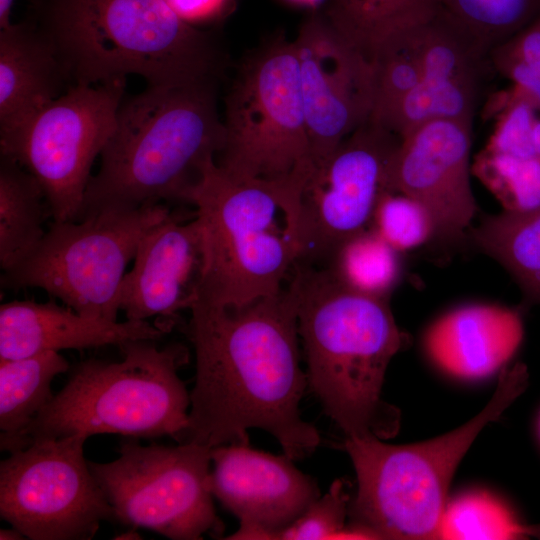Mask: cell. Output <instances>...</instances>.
<instances>
[{"mask_svg":"<svg viewBox=\"0 0 540 540\" xmlns=\"http://www.w3.org/2000/svg\"><path fill=\"white\" fill-rule=\"evenodd\" d=\"M400 138L368 119L311 173L300 194L298 263L328 266L338 249L368 229Z\"/></svg>","mask_w":540,"mask_h":540,"instance_id":"cell-13","label":"cell"},{"mask_svg":"<svg viewBox=\"0 0 540 540\" xmlns=\"http://www.w3.org/2000/svg\"><path fill=\"white\" fill-rule=\"evenodd\" d=\"M472 122H427L400 138L388 172V191L424 206L434 223V238L462 240L476 212L471 187Z\"/></svg>","mask_w":540,"mask_h":540,"instance_id":"cell-15","label":"cell"},{"mask_svg":"<svg viewBox=\"0 0 540 540\" xmlns=\"http://www.w3.org/2000/svg\"><path fill=\"white\" fill-rule=\"evenodd\" d=\"M525 531L527 536H534L540 538V524L526 525Z\"/></svg>","mask_w":540,"mask_h":540,"instance_id":"cell-38","label":"cell"},{"mask_svg":"<svg viewBox=\"0 0 540 540\" xmlns=\"http://www.w3.org/2000/svg\"><path fill=\"white\" fill-rule=\"evenodd\" d=\"M187 21L216 12L224 0H167Z\"/></svg>","mask_w":540,"mask_h":540,"instance_id":"cell-34","label":"cell"},{"mask_svg":"<svg viewBox=\"0 0 540 540\" xmlns=\"http://www.w3.org/2000/svg\"><path fill=\"white\" fill-rule=\"evenodd\" d=\"M34 9L72 85L138 75L148 86H181L219 81L226 66L214 36L167 0H35Z\"/></svg>","mask_w":540,"mask_h":540,"instance_id":"cell-3","label":"cell"},{"mask_svg":"<svg viewBox=\"0 0 540 540\" xmlns=\"http://www.w3.org/2000/svg\"><path fill=\"white\" fill-rule=\"evenodd\" d=\"M372 229L396 251L417 248L434 238L430 213L411 197L385 191L372 217Z\"/></svg>","mask_w":540,"mask_h":540,"instance_id":"cell-30","label":"cell"},{"mask_svg":"<svg viewBox=\"0 0 540 540\" xmlns=\"http://www.w3.org/2000/svg\"><path fill=\"white\" fill-rule=\"evenodd\" d=\"M135 439L121 441L113 461H89L113 519L173 540L222 535L208 485L212 448L195 442L142 445Z\"/></svg>","mask_w":540,"mask_h":540,"instance_id":"cell-10","label":"cell"},{"mask_svg":"<svg viewBox=\"0 0 540 540\" xmlns=\"http://www.w3.org/2000/svg\"><path fill=\"white\" fill-rule=\"evenodd\" d=\"M539 430H540V421H539Z\"/></svg>","mask_w":540,"mask_h":540,"instance_id":"cell-40","label":"cell"},{"mask_svg":"<svg viewBox=\"0 0 540 540\" xmlns=\"http://www.w3.org/2000/svg\"><path fill=\"white\" fill-rule=\"evenodd\" d=\"M313 170L370 119L373 65L322 15H313L293 40Z\"/></svg>","mask_w":540,"mask_h":540,"instance_id":"cell-14","label":"cell"},{"mask_svg":"<svg viewBox=\"0 0 540 540\" xmlns=\"http://www.w3.org/2000/svg\"><path fill=\"white\" fill-rule=\"evenodd\" d=\"M526 525L498 499L486 492H470L447 503L439 539L502 540L526 537Z\"/></svg>","mask_w":540,"mask_h":540,"instance_id":"cell-28","label":"cell"},{"mask_svg":"<svg viewBox=\"0 0 540 540\" xmlns=\"http://www.w3.org/2000/svg\"><path fill=\"white\" fill-rule=\"evenodd\" d=\"M211 462L209 490L240 523L225 539L277 540L320 496L316 481L284 453L224 444L211 449Z\"/></svg>","mask_w":540,"mask_h":540,"instance_id":"cell-16","label":"cell"},{"mask_svg":"<svg viewBox=\"0 0 540 540\" xmlns=\"http://www.w3.org/2000/svg\"><path fill=\"white\" fill-rule=\"evenodd\" d=\"M13 3L14 0H0V28H4L12 23L10 15Z\"/></svg>","mask_w":540,"mask_h":540,"instance_id":"cell-35","label":"cell"},{"mask_svg":"<svg viewBox=\"0 0 540 540\" xmlns=\"http://www.w3.org/2000/svg\"><path fill=\"white\" fill-rule=\"evenodd\" d=\"M527 383L521 364L502 370L487 406L459 428L414 444L392 445L377 437L346 438L357 491L352 523L373 539H439L446 495L461 459L489 423L519 396Z\"/></svg>","mask_w":540,"mask_h":540,"instance_id":"cell-6","label":"cell"},{"mask_svg":"<svg viewBox=\"0 0 540 540\" xmlns=\"http://www.w3.org/2000/svg\"><path fill=\"white\" fill-rule=\"evenodd\" d=\"M524 335L521 313L495 304H468L446 312L425 333L431 361L451 376L488 377L514 356Z\"/></svg>","mask_w":540,"mask_h":540,"instance_id":"cell-19","label":"cell"},{"mask_svg":"<svg viewBox=\"0 0 540 540\" xmlns=\"http://www.w3.org/2000/svg\"><path fill=\"white\" fill-rule=\"evenodd\" d=\"M296 3L305 4V5H315L321 2L322 0H291Z\"/></svg>","mask_w":540,"mask_h":540,"instance_id":"cell-39","label":"cell"},{"mask_svg":"<svg viewBox=\"0 0 540 540\" xmlns=\"http://www.w3.org/2000/svg\"><path fill=\"white\" fill-rule=\"evenodd\" d=\"M87 436L34 441L0 464V516L32 540H89L113 510L84 457Z\"/></svg>","mask_w":540,"mask_h":540,"instance_id":"cell-12","label":"cell"},{"mask_svg":"<svg viewBox=\"0 0 540 540\" xmlns=\"http://www.w3.org/2000/svg\"><path fill=\"white\" fill-rule=\"evenodd\" d=\"M68 83L54 43L34 20L0 28V135L61 96Z\"/></svg>","mask_w":540,"mask_h":540,"instance_id":"cell-20","label":"cell"},{"mask_svg":"<svg viewBox=\"0 0 540 540\" xmlns=\"http://www.w3.org/2000/svg\"><path fill=\"white\" fill-rule=\"evenodd\" d=\"M223 123L219 168L237 180L273 185L297 210L313 164L293 41L276 38L241 63Z\"/></svg>","mask_w":540,"mask_h":540,"instance_id":"cell-8","label":"cell"},{"mask_svg":"<svg viewBox=\"0 0 540 540\" xmlns=\"http://www.w3.org/2000/svg\"><path fill=\"white\" fill-rule=\"evenodd\" d=\"M186 202L196 207L205 246L198 299L239 307L284 289L298 247L289 206L277 188L234 179L211 157Z\"/></svg>","mask_w":540,"mask_h":540,"instance_id":"cell-7","label":"cell"},{"mask_svg":"<svg viewBox=\"0 0 540 540\" xmlns=\"http://www.w3.org/2000/svg\"><path fill=\"white\" fill-rule=\"evenodd\" d=\"M489 58L493 70L524 93L540 110V64H525L490 56Z\"/></svg>","mask_w":540,"mask_h":540,"instance_id":"cell-33","label":"cell"},{"mask_svg":"<svg viewBox=\"0 0 540 540\" xmlns=\"http://www.w3.org/2000/svg\"><path fill=\"white\" fill-rule=\"evenodd\" d=\"M167 332L148 321H107L84 316L53 301L15 300L0 306V360L158 340Z\"/></svg>","mask_w":540,"mask_h":540,"instance_id":"cell-18","label":"cell"},{"mask_svg":"<svg viewBox=\"0 0 540 540\" xmlns=\"http://www.w3.org/2000/svg\"><path fill=\"white\" fill-rule=\"evenodd\" d=\"M190 311L196 373L180 443L249 444L248 430L259 428L294 461L310 456L321 437L300 413L308 383L289 280L278 294L244 306L197 299Z\"/></svg>","mask_w":540,"mask_h":540,"instance_id":"cell-1","label":"cell"},{"mask_svg":"<svg viewBox=\"0 0 540 540\" xmlns=\"http://www.w3.org/2000/svg\"><path fill=\"white\" fill-rule=\"evenodd\" d=\"M125 82L71 85L21 125L0 135L1 156L36 178L54 222L78 216L92 165L115 128Z\"/></svg>","mask_w":540,"mask_h":540,"instance_id":"cell-11","label":"cell"},{"mask_svg":"<svg viewBox=\"0 0 540 540\" xmlns=\"http://www.w3.org/2000/svg\"><path fill=\"white\" fill-rule=\"evenodd\" d=\"M25 536L16 528L12 527L10 529H1L0 530V539L1 540H17L24 539Z\"/></svg>","mask_w":540,"mask_h":540,"instance_id":"cell-36","label":"cell"},{"mask_svg":"<svg viewBox=\"0 0 540 540\" xmlns=\"http://www.w3.org/2000/svg\"><path fill=\"white\" fill-rule=\"evenodd\" d=\"M114 539H141V536L140 534L136 531V528H132L126 532H123L119 535H116V537H114Z\"/></svg>","mask_w":540,"mask_h":540,"instance_id":"cell-37","label":"cell"},{"mask_svg":"<svg viewBox=\"0 0 540 540\" xmlns=\"http://www.w3.org/2000/svg\"><path fill=\"white\" fill-rule=\"evenodd\" d=\"M170 212L155 203L53 221L30 254L3 271L1 285L38 288L84 316L117 321L127 266L144 235Z\"/></svg>","mask_w":540,"mask_h":540,"instance_id":"cell-9","label":"cell"},{"mask_svg":"<svg viewBox=\"0 0 540 540\" xmlns=\"http://www.w3.org/2000/svg\"><path fill=\"white\" fill-rule=\"evenodd\" d=\"M487 112L494 128L483 149L517 160L540 158V110L524 93L511 85L493 95Z\"/></svg>","mask_w":540,"mask_h":540,"instance_id":"cell-27","label":"cell"},{"mask_svg":"<svg viewBox=\"0 0 540 540\" xmlns=\"http://www.w3.org/2000/svg\"><path fill=\"white\" fill-rule=\"evenodd\" d=\"M471 173L505 211H527L540 206V158L516 160L482 149L471 163Z\"/></svg>","mask_w":540,"mask_h":540,"instance_id":"cell-29","label":"cell"},{"mask_svg":"<svg viewBox=\"0 0 540 540\" xmlns=\"http://www.w3.org/2000/svg\"><path fill=\"white\" fill-rule=\"evenodd\" d=\"M437 0H330L325 17L370 59L381 46L432 20Z\"/></svg>","mask_w":540,"mask_h":540,"instance_id":"cell-22","label":"cell"},{"mask_svg":"<svg viewBox=\"0 0 540 540\" xmlns=\"http://www.w3.org/2000/svg\"><path fill=\"white\" fill-rule=\"evenodd\" d=\"M349 495L344 482L337 479L292 524L282 530L277 540L334 539L345 527L349 512Z\"/></svg>","mask_w":540,"mask_h":540,"instance_id":"cell-32","label":"cell"},{"mask_svg":"<svg viewBox=\"0 0 540 540\" xmlns=\"http://www.w3.org/2000/svg\"><path fill=\"white\" fill-rule=\"evenodd\" d=\"M68 369V361L55 351L0 360L2 451L21 450L23 433L54 396L53 379Z\"/></svg>","mask_w":540,"mask_h":540,"instance_id":"cell-21","label":"cell"},{"mask_svg":"<svg viewBox=\"0 0 540 540\" xmlns=\"http://www.w3.org/2000/svg\"><path fill=\"white\" fill-rule=\"evenodd\" d=\"M44 192L24 167L1 156L0 265L5 271L28 256L46 233Z\"/></svg>","mask_w":540,"mask_h":540,"instance_id":"cell-24","label":"cell"},{"mask_svg":"<svg viewBox=\"0 0 540 540\" xmlns=\"http://www.w3.org/2000/svg\"><path fill=\"white\" fill-rule=\"evenodd\" d=\"M205 271L202 227L196 214L186 220L172 211L142 238L124 276L120 311L127 320H161L169 331L178 313L197 301Z\"/></svg>","mask_w":540,"mask_h":540,"instance_id":"cell-17","label":"cell"},{"mask_svg":"<svg viewBox=\"0 0 540 540\" xmlns=\"http://www.w3.org/2000/svg\"><path fill=\"white\" fill-rule=\"evenodd\" d=\"M436 15L490 53L540 16V0H437Z\"/></svg>","mask_w":540,"mask_h":540,"instance_id":"cell-25","label":"cell"},{"mask_svg":"<svg viewBox=\"0 0 540 540\" xmlns=\"http://www.w3.org/2000/svg\"><path fill=\"white\" fill-rule=\"evenodd\" d=\"M218 82L148 86L123 99L76 219L103 209L186 201L202 165L224 144Z\"/></svg>","mask_w":540,"mask_h":540,"instance_id":"cell-4","label":"cell"},{"mask_svg":"<svg viewBox=\"0 0 540 540\" xmlns=\"http://www.w3.org/2000/svg\"><path fill=\"white\" fill-rule=\"evenodd\" d=\"M410 35L411 32L379 47L371 56L375 97L370 118L380 115L421 80V69Z\"/></svg>","mask_w":540,"mask_h":540,"instance_id":"cell-31","label":"cell"},{"mask_svg":"<svg viewBox=\"0 0 540 540\" xmlns=\"http://www.w3.org/2000/svg\"><path fill=\"white\" fill-rule=\"evenodd\" d=\"M155 341L122 344L121 361L77 364L23 433L21 449L36 440L74 434L170 436L180 443L188 427L190 392L178 371L189 353L179 343L158 347Z\"/></svg>","mask_w":540,"mask_h":540,"instance_id":"cell-5","label":"cell"},{"mask_svg":"<svg viewBox=\"0 0 540 540\" xmlns=\"http://www.w3.org/2000/svg\"><path fill=\"white\" fill-rule=\"evenodd\" d=\"M469 235L510 273L528 302L540 304V206L486 216Z\"/></svg>","mask_w":540,"mask_h":540,"instance_id":"cell-23","label":"cell"},{"mask_svg":"<svg viewBox=\"0 0 540 540\" xmlns=\"http://www.w3.org/2000/svg\"><path fill=\"white\" fill-rule=\"evenodd\" d=\"M289 282L308 387L325 414L348 438L394 436L399 412L382 399V387L406 335L387 297L348 287L328 266L296 264Z\"/></svg>","mask_w":540,"mask_h":540,"instance_id":"cell-2","label":"cell"},{"mask_svg":"<svg viewBox=\"0 0 540 540\" xmlns=\"http://www.w3.org/2000/svg\"><path fill=\"white\" fill-rule=\"evenodd\" d=\"M328 267L348 287L377 297H387L401 270L399 252L372 228L347 240Z\"/></svg>","mask_w":540,"mask_h":540,"instance_id":"cell-26","label":"cell"}]
</instances>
